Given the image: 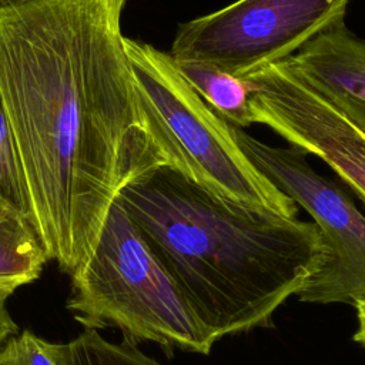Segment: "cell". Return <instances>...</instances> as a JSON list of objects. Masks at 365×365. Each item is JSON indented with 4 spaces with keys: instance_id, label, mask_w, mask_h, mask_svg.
Returning a JSON list of instances; mask_svg holds the SVG:
<instances>
[{
    "instance_id": "1",
    "label": "cell",
    "mask_w": 365,
    "mask_h": 365,
    "mask_svg": "<svg viewBox=\"0 0 365 365\" xmlns=\"http://www.w3.org/2000/svg\"><path fill=\"white\" fill-rule=\"evenodd\" d=\"M128 0H0V93L31 221L73 277L111 205L161 165L121 31Z\"/></svg>"
},
{
    "instance_id": "2",
    "label": "cell",
    "mask_w": 365,
    "mask_h": 365,
    "mask_svg": "<svg viewBox=\"0 0 365 365\" xmlns=\"http://www.w3.org/2000/svg\"><path fill=\"white\" fill-rule=\"evenodd\" d=\"M117 200L214 341L271 325L327 259L314 221L230 201L164 164Z\"/></svg>"
},
{
    "instance_id": "3",
    "label": "cell",
    "mask_w": 365,
    "mask_h": 365,
    "mask_svg": "<svg viewBox=\"0 0 365 365\" xmlns=\"http://www.w3.org/2000/svg\"><path fill=\"white\" fill-rule=\"evenodd\" d=\"M124 43L161 163L215 195L297 218L299 207L250 161L232 124L192 88L170 53L128 37Z\"/></svg>"
},
{
    "instance_id": "4",
    "label": "cell",
    "mask_w": 365,
    "mask_h": 365,
    "mask_svg": "<svg viewBox=\"0 0 365 365\" xmlns=\"http://www.w3.org/2000/svg\"><path fill=\"white\" fill-rule=\"evenodd\" d=\"M66 305L86 329L115 327L133 344L150 341L205 355L215 342L118 200L91 255L71 277Z\"/></svg>"
},
{
    "instance_id": "5",
    "label": "cell",
    "mask_w": 365,
    "mask_h": 365,
    "mask_svg": "<svg viewBox=\"0 0 365 365\" xmlns=\"http://www.w3.org/2000/svg\"><path fill=\"white\" fill-rule=\"evenodd\" d=\"M349 0H237L178 26L170 56L245 77L344 20Z\"/></svg>"
},
{
    "instance_id": "6",
    "label": "cell",
    "mask_w": 365,
    "mask_h": 365,
    "mask_svg": "<svg viewBox=\"0 0 365 365\" xmlns=\"http://www.w3.org/2000/svg\"><path fill=\"white\" fill-rule=\"evenodd\" d=\"M234 135L250 161L321 230L327 259L297 295L302 302L351 304L365 299V215L332 180L317 173L307 154L269 145L244 128L232 125Z\"/></svg>"
},
{
    "instance_id": "7",
    "label": "cell",
    "mask_w": 365,
    "mask_h": 365,
    "mask_svg": "<svg viewBox=\"0 0 365 365\" xmlns=\"http://www.w3.org/2000/svg\"><path fill=\"white\" fill-rule=\"evenodd\" d=\"M254 124L322 160L365 204V134L311 90L285 61L245 76Z\"/></svg>"
},
{
    "instance_id": "8",
    "label": "cell",
    "mask_w": 365,
    "mask_h": 365,
    "mask_svg": "<svg viewBox=\"0 0 365 365\" xmlns=\"http://www.w3.org/2000/svg\"><path fill=\"white\" fill-rule=\"evenodd\" d=\"M284 61L365 134V38L351 31L345 20L315 36Z\"/></svg>"
},
{
    "instance_id": "9",
    "label": "cell",
    "mask_w": 365,
    "mask_h": 365,
    "mask_svg": "<svg viewBox=\"0 0 365 365\" xmlns=\"http://www.w3.org/2000/svg\"><path fill=\"white\" fill-rule=\"evenodd\" d=\"M174 63L182 77L224 120L240 128L254 124L251 107L254 88L245 77L202 63L177 60Z\"/></svg>"
},
{
    "instance_id": "10",
    "label": "cell",
    "mask_w": 365,
    "mask_h": 365,
    "mask_svg": "<svg viewBox=\"0 0 365 365\" xmlns=\"http://www.w3.org/2000/svg\"><path fill=\"white\" fill-rule=\"evenodd\" d=\"M47 261V252L30 221L17 214L0 217V287L17 289L33 282Z\"/></svg>"
},
{
    "instance_id": "11",
    "label": "cell",
    "mask_w": 365,
    "mask_h": 365,
    "mask_svg": "<svg viewBox=\"0 0 365 365\" xmlns=\"http://www.w3.org/2000/svg\"><path fill=\"white\" fill-rule=\"evenodd\" d=\"M0 201L14 214L31 221V204L16 138L0 93ZM34 227V225H33Z\"/></svg>"
},
{
    "instance_id": "12",
    "label": "cell",
    "mask_w": 365,
    "mask_h": 365,
    "mask_svg": "<svg viewBox=\"0 0 365 365\" xmlns=\"http://www.w3.org/2000/svg\"><path fill=\"white\" fill-rule=\"evenodd\" d=\"M67 365H163L135 344L113 342L96 329H86L67 342Z\"/></svg>"
},
{
    "instance_id": "13",
    "label": "cell",
    "mask_w": 365,
    "mask_h": 365,
    "mask_svg": "<svg viewBox=\"0 0 365 365\" xmlns=\"http://www.w3.org/2000/svg\"><path fill=\"white\" fill-rule=\"evenodd\" d=\"M0 365H67V344L50 342L26 329L0 345Z\"/></svg>"
},
{
    "instance_id": "14",
    "label": "cell",
    "mask_w": 365,
    "mask_h": 365,
    "mask_svg": "<svg viewBox=\"0 0 365 365\" xmlns=\"http://www.w3.org/2000/svg\"><path fill=\"white\" fill-rule=\"evenodd\" d=\"M14 291L16 289L9 287H0V345L19 331L17 324L13 321L7 309V299Z\"/></svg>"
},
{
    "instance_id": "15",
    "label": "cell",
    "mask_w": 365,
    "mask_h": 365,
    "mask_svg": "<svg viewBox=\"0 0 365 365\" xmlns=\"http://www.w3.org/2000/svg\"><path fill=\"white\" fill-rule=\"evenodd\" d=\"M356 308V318H358V328L354 335V339L365 346V299H361L355 304Z\"/></svg>"
},
{
    "instance_id": "16",
    "label": "cell",
    "mask_w": 365,
    "mask_h": 365,
    "mask_svg": "<svg viewBox=\"0 0 365 365\" xmlns=\"http://www.w3.org/2000/svg\"><path fill=\"white\" fill-rule=\"evenodd\" d=\"M7 214H14V212L10 211V210L0 201V217H4V215H7Z\"/></svg>"
}]
</instances>
